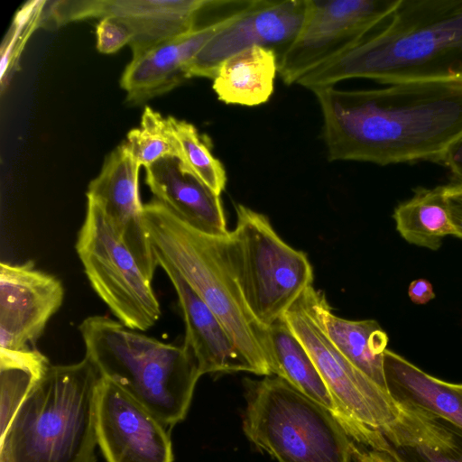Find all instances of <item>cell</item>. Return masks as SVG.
Instances as JSON below:
<instances>
[{
  "instance_id": "13",
  "label": "cell",
  "mask_w": 462,
  "mask_h": 462,
  "mask_svg": "<svg viewBox=\"0 0 462 462\" xmlns=\"http://www.w3.org/2000/svg\"><path fill=\"white\" fill-rule=\"evenodd\" d=\"M64 287L32 261L0 264V348H36L51 318L64 300Z\"/></svg>"
},
{
  "instance_id": "16",
  "label": "cell",
  "mask_w": 462,
  "mask_h": 462,
  "mask_svg": "<svg viewBox=\"0 0 462 462\" xmlns=\"http://www.w3.org/2000/svg\"><path fill=\"white\" fill-rule=\"evenodd\" d=\"M145 170V181L154 199L182 221L211 236L228 235L220 196L193 174L179 157H164Z\"/></svg>"
},
{
  "instance_id": "8",
  "label": "cell",
  "mask_w": 462,
  "mask_h": 462,
  "mask_svg": "<svg viewBox=\"0 0 462 462\" xmlns=\"http://www.w3.org/2000/svg\"><path fill=\"white\" fill-rule=\"evenodd\" d=\"M88 199L76 251L88 280L118 321L145 331L162 311L150 282L134 255L111 227L101 208Z\"/></svg>"
},
{
  "instance_id": "15",
  "label": "cell",
  "mask_w": 462,
  "mask_h": 462,
  "mask_svg": "<svg viewBox=\"0 0 462 462\" xmlns=\"http://www.w3.org/2000/svg\"><path fill=\"white\" fill-rule=\"evenodd\" d=\"M241 7L202 27L165 41L133 58L121 78V87L130 103L140 104L166 93L189 79L188 66L199 51L219 32L242 17L254 5Z\"/></svg>"
},
{
  "instance_id": "30",
  "label": "cell",
  "mask_w": 462,
  "mask_h": 462,
  "mask_svg": "<svg viewBox=\"0 0 462 462\" xmlns=\"http://www.w3.org/2000/svg\"><path fill=\"white\" fill-rule=\"evenodd\" d=\"M408 295L415 304H426L435 298L432 284L426 279H417L410 283Z\"/></svg>"
},
{
  "instance_id": "1",
  "label": "cell",
  "mask_w": 462,
  "mask_h": 462,
  "mask_svg": "<svg viewBox=\"0 0 462 462\" xmlns=\"http://www.w3.org/2000/svg\"><path fill=\"white\" fill-rule=\"evenodd\" d=\"M332 161L439 162L462 134V82H404L369 90H312Z\"/></svg>"
},
{
  "instance_id": "21",
  "label": "cell",
  "mask_w": 462,
  "mask_h": 462,
  "mask_svg": "<svg viewBox=\"0 0 462 462\" xmlns=\"http://www.w3.org/2000/svg\"><path fill=\"white\" fill-rule=\"evenodd\" d=\"M279 60L271 50L253 46L226 59L213 79L217 98L227 105L265 103L274 88Z\"/></svg>"
},
{
  "instance_id": "2",
  "label": "cell",
  "mask_w": 462,
  "mask_h": 462,
  "mask_svg": "<svg viewBox=\"0 0 462 462\" xmlns=\"http://www.w3.org/2000/svg\"><path fill=\"white\" fill-rule=\"evenodd\" d=\"M387 20L297 84L313 90L354 78L391 85L462 82V0H400Z\"/></svg>"
},
{
  "instance_id": "26",
  "label": "cell",
  "mask_w": 462,
  "mask_h": 462,
  "mask_svg": "<svg viewBox=\"0 0 462 462\" xmlns=\"http://www.w3.org/2000/svg\"><path fill=\"white\" fill-rule=\"evenodd\" d=\"M123 143L136 162L145 168L167 156L180 159V145L169 117L149 106L143 110L140 127L132 129Z\"/></svg>"
},
{
  "instance_id": "23",
  "label": "cell",
  "mask_w": 462,
  "mask_h": 462,
  "mask_svg": "<svg viewBox=\"0 0 462 462\" xmlns=\"http://www.w3.org/2000/svg\"><path fill=\"white\" fill-rule=\"evenodd\" d=\"M393 217L396 230L408 243L438 250L447 236H454L444 186L417 188L413 196L400 203Z\"/></svg>"
},
{
  "instance_id": "12",
  "label": "cell",
  "mask_w": 462,
  "mask_h": 462,
  "mask_svg": "<svg viewBox=\"0 0 462 462\" xmlns=\"http://www.w3.org/2000/svg\"><path fill=\"white\" fill-rule=\"evenodd\" d=\"M306 7L307 0H254L242 17L216 34L192 59L189 77L214 79L226 59L253 46L273 51L280 62L301 29Z\"/></svg>"
},
{
  "instance_id": "18",
  "label": "cell",
  "mask_w": 462,
  "mask_h": 462,
  "mask_svg": "<svg viewBox=\"0 0 462 462\" xmlns=\"http://www.w3.org/2000/svg\"><path fill=\"white\" fill-rule=\"evenodd\" d=\"M208 0H99V17L114 15L130 28L133 58L196 27Z\"/></svg>"
},
{
  "instance_id": "29",
  "label": "cell",
  "mask_w": 462,
  "mask_h": 462,
  "mask_svg": "<svg viewBox=\"0 0 462 462\" xmlns=\"http://www.w3.org/2000/svg\"><path fill=\"white\" fill-rule=\"evenodd\" d=\"M439 162L451 171L457 181L462 182V134L447 148Z\"/></svg>"
},
{
  "instance_id": "25",
  "label": "cell",
  "mask_w": 462,
  "mask_h": 462,
  "mask_svg": "<svg viewBox=\"0 0 462 462\" xmlns=\"http://www.w3.org/2000/svg\"><path fill=\"white\" fill-rule=\"evenodd\" d=\"M178 140L180 160L214 193L220 196L226 184V174L221 162L211 152V143L197 128L183 120L169 116Z\"/></svg>"
},
{
  "instance_id": "17",
  "label": "cell",
  "mask_w": 462,
  "mask_h": 462,
  "mask_svg": "<svg viewBox=\"0 0 462 462\" xmlns=\"http://www.w3.org/2000/svg\"><path fill=\"white\" fill-rule=\"evenodd\" d=\"M162 269L168 275L178 296L185 324L183 345L193 354L200 374L253 373L252 367L209 307L176 272L165 266Z\"/></svg>"
},
{
  "instance_id": "27",
  "label": "cell",
  "mask_w": 462,
  "mask_h": 462,
  "mask_svg": "<svg viewBox=\"0 0 462 462\" xmlns=\"http://www.w3.org/2000/svg\"><path fill=\"white\" fill-rule=\"evenodd\" d=\"M132 38L128 25L116 16L102 17L97 25V49L101 53H114L125 44H130Z\"/></svg>"
},
{
  "instance_id": "19",
  "label": "cell",
  "mask_w": 462,
  "mask_h": 462,
  "mask_svg": "<svg viewBox=\"0 0 462 462\" xmlns=\"http://www.w3.org/2000/svg\"><path fill=\"white\" fill-rule=\"evenodd\" d=\"M396 420L382 430L397 462H462V433L420 409L398 404Z\"/></svg>"
},
{
  "instance_id": "24",
  "label": "cell",
  "mask_w": 462,
  "mask_h": 462,
  "mask_svg": "<svg viewBox=\"0 0 462 462\" xmlns=\"http://www.w3.org/2000/svg\"><path fill=\"white\" fill-rule=\"evenodd\" d=\"M51 363L37 348L13 351L0 348V436Z\"/></svg>"
},
{
  "instance_id": "14",
  "label": "cell",
  "mask_w": 462,
  "mask_h": 462,
  "mask_svg": "<svg viewBox=\"0 0 462 462\" xmlns=\"http://www.w3.org/2000/svg\"><path fill=\"white\" fill-rule=\"evenodd\" d=\"M140 167L121 143L107 156L98 176L90 181L87 198L101 208L113 230L152 282L158 265L147 236L139 195Z\"/></svg>"
},
{
  "instance_id": "11",
  "label": "cell",
  "mask_w": 462,
  "mask_h": 462,
  "mask_svg": "<svg viewBox=\"0 0 462 462\" xmlns=\"http://www.w3.org/2000/svg\"><path fill=\"white\" fill-rule=\"evenodd\" d=\"M96 429L106 462H173L170 430L103 376L97 392Z\"/></svg>"
},
{
  "instance_id": "31",
  "label": "cell",
  "mask_w": 462,
  "mask_h": 462,
  "mask_svg": "<svg viewBox=\"0 0 462 462\" xmlns=\"http://www.w3.org/2000/svg\"><path fill=\"white\" fill-rule=\"evenodd\" d=\"M353 459L354 462H397L387 453L374 449L360 450L356 446L353 449Z\"/></svg>"
},
{
  "instance_id": "7",
  "label": "cell",
  "mask_w": 462,
  "mask_h": 462,
  "mask_svg": "<svg viewBox=\"0 0 462 462\" xmlns=\"http://www.w3.org/2000/svg\"><path fill=\"white\" fill-rule=\"evenodd\" d=\"M235 229L226 237L228 256L245 301L264 328L281 319L313 285L307 254L283 241L269 218L236 205Z\"/></svg>"
},
{
  "instance_id": "6",
  "label": "cell",
  "mask_w": 462,
  "mask_h": 462,
  "mask_svg": "<svg viewBox=\"0 0 462 462\" xmlns=\"http://www.w3.org/2000/svg\"><path fill=\"white\" fill-rule=\"evenodd\" d=\"M243 430L278 462H354V440L324 407L276 375L245 380Z\"/></svg>"
},
{
  "instance_id": "4",
  "label": "cell",
  "mask_w": 462,
  "mask_h": 462,
  "mask_svg": "<svg viewBox=\"0 0 462 462\" xmlns=\"http://www.w3.org/2000/svg\"><path fill=\"white\" fill-rule=\"evenodd\" d=\"M100 378L86 356L51 365L0 436V462H96Z\"/></svg>"
},
{
  "instance_id": "10",
  "label": "cell",
  "mask_w": 462,
  "mask_h": 462,
  "mask_svg": "<svg viewBox=\"0 0 462 462\" xmlns=\"http://www.w3.org/2000/svg\"><path fill=\"white\" fill-rule=\"evenodd\" d=\"M400 0H307L301 29L278 66L287 84L350 51L387 20Z\"/></svg>"
},
{
  "instance_id": "3",
  "label": "cell",
  "mask_w": 462,
  "mask_h": 462,
  "mask_svg": "<svg viewBox=\"0 0 462 462\" xmlns=\"http://www.w3.org/2000/svg\"><path fill=\"white\" fill-rule=\"evenodd\" d=\"M143 218L157 265L176 272L209 307L253 374L273 375L267 328L245 301L228 256L226 236L195 229L155 199L143 205Z\"/></svg>"
},
{
  "instance_id": "22",
  "label": "cell",
  "mask_w": 462,
  "mask_h": 462,
  "mask_svg": "<svg viewBox=\"0 0 462 462\" xmlns=\"http://www.w3.org/2000/svg\"><path fill=\"white\" fill-rule=\"evenodd\" d=\"M323 328L337 349L357 369L387 392L383 352L388 336L376 320H349L336 316L324 292L319 302ZM388 393V392H387Z\"/></svg>"
},
{
  "instance_id": "28",
  "label": "cell",
  "mask_w": 462,
  "mask_h": 462,
  "mask_svg": "<svg viewBox=\"0 0 462 462\" xmlns=\"http://www.w3.org/2000/svg\"><path fill=\"white\" fill-rule=\"evenodd\" d=\"M444 197L454 236L462 238V182L444 185Z\"/></svg>"
},
{
  "instance_id": "20",
  "label": "cell",
  "mask_w": 462,
  "mask_h": 462,
  "mask_svg": "<svg viewBox=\"0 0 462 462\" xmlns=\"http://www.w3.org/2000/svg\"><path fill=\"white\" fill-rule=\"evenodd\" d=\"M383 374L387 392L397 404L420 409L462 433V383L438 379L387 348Z\"/></svg>"
},
{
  "instance_id": "5",
  "label": "cell",
  "mask_w": 462,
  "mask_h": 462,
  "mask_svg": "<svg viewBox=\"0 0 462 462\" xmlns=\"http://www.w3.org/2000/svg\"><path fill=\"white\" fill-rule=\"evenodd\" d=\"M85 356L101 376L116 383L170 429L186 417L201 376L184 345L162 342L106 316L79 326Z\"/></svg>"
},
{
  "instance_id": "9",
  "label": "cell",
  "mask_w": 462,
  "mask_h": 462,
  "mask_svg": "<svg viewBox=\"0 0 462 462\" xmlns=\"http://www.w3.org/2000/svg\"><path fill=\"white\" fill-rule=\"evenodd\" d=\"M321 294L310 286L282 318L311 356L337 402L358 421L382 433L398 417V404L331 343L319 315Z\"/></svg>"
}]
</instances>
